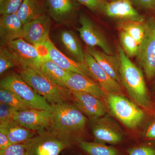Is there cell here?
I'll return each mask as SVG.
<instances>
[{"label": "cell", "mask_w": 155, "mask_h": 155, "mask_svg": "<svg viewBox=\"0 0 155 155\" xmlns=\"http://www.w3.org/2000/svg\"><path fill=\"white\" fill-rule=\"evenodd\" d=\"M46 6L49 16L60 24L70 22L76 10L73 0H46Z\"/></svg>", "instance_id": "19"}, {"label": "cell", "mask_w": 155, "mask_h": 155, "mask_svg": "<svg viewBox=\"0 0 155 155\" xmlns=\"http://www.w3.org/2000/svg\"><path fill=\"white\" fill-rule=\"evenodd\" d=\"M119 38L123 49L129 58L136 57L138 52L139 44L129 35L123 31L119 33Z\"/></svg>", "instance_id": "29"}, {"label": "cell", "mask_w": 155, "mask_h": 155, "mask_svg": "<svg viewBox=\"0 0 155 155\" xmlns=\"http://www.w3.org/2000/svg\"><path fill=\"white\" fill-rule=\"evenodd\" d=\"M152 90L153 92L155 94V80L153 85Z\"/></svg>", "instance_id": "38"}, {"label": "cell", "mask_w": 155, "mask_h": 155, "mask_svg": "<svg viewBox=\"0 0 155 155\" xmlns=\"http://www.w3.org/2000/svg\"><path fill=\"white\" fill-rule=\"evenodd\" d=\"M80 4L85 6L93 12H99L102 11L105 5V0H77Z\"/></svg>", "instance_id": "34"}, {"label": "cell", "mask_w": 155, "mask_h": 155, "mask_svg": "<svg viewBox=\"0 0 155 155\" xmlns=\"http://www.w3.org/2000/svg\"><path fill=\"white\" fill-rule=\"evenodd\" d=\"M0 87L14 92L31 109L51 111V105L17 73H11L3 78L0 82Z\"/></svg>", "instance_id": "5"}, {"label": "cell", "mask_w": 155, "mask_h": 155, "mask_svg": "<svg viewBox=\"0 0 155 155\" xmlns=\"http://www.w3.org/2000/svg\"><path fill=\"white\" fill-rule=\"evenodd\" d=\"M138 145L127 150V155H155V142Z\"/></svg>", "instance_id": "30"}, {"label": "cell", "mask_w": 155, "mask_h": 155, "mask_svg": "<svg viewBox=\"0 0 155 155\" xmlns=\"http://www.w3.org/2000/svg\"><path fill=\"white\" fill-rule=\"evenodd\" d=\"M94 141L104 144L118 145L124 140L122 131L107 116L91 119Z\"/></svg>", "instance_id": "9"}, {"label": "cell", "mask_w": 155, "mask_h": 155, "mask_svg": "<svg viewBox=\"0 0 155 155\" xmlns=\"http://www.w3.org/2000/svg\"><path fill=\"white\" fill-rule=\"evenodd\" d=\"M79 21L81 26L77 30L87 46L100 47L106 54L113 55L114 52L105 37L91 19L85 14H81Z\"/></svg>", "instance_id": "11"}, {"label": "cell", "mask_w": 155, "mask_h": 155, "mask_svg": "<svg viewBox=\"0 0 155 155\" xmlns=\"http://www.w3.org/2000/svg\"><path fill=\"white\" fill-rule=\"evenodd\" d=\"M6 47L16 56L21 69L28 68L39 69L47 56L42 54L38 48L22 38L10 42Z\"/></svg>", "instance_id": "8"}, {"label": "cell", "mask_w": 155, "mask_h": 155, "mask_svg": "<svg viewBox=\"0 0 155 155\" xmlns=\"http://www.w3.org/2000/svg\"><path fill=\"white\" fill-rule=\"evenodd\" d=\"M51 123L45 132L68 142L71 144L82 141L87 119L74 104L69 102L52 105Z\"/></svg>", "instance_id": "1"}, {"label": "cell", "mask_w": 155, "mask_h": 155, "mask_svg": "<svg viewBox=\"0 0 155 155\" xmlns=\"http://www.w3.org/2000/svg\"><path fill=\"white\" fill-rule=\"evenodd\" d=\"M102 11L108 17L119 19L122 22H143L144 19L132 5L130 0H115L106 3Z\"/></svg>", "instance_id": "16"}, {"label": "cell", "mask_w": 155, "mask_h": 155, "mask_svg": "<svg viewBox=\"0 0 155 155\" xmlns=\"http://www.w3.org/2000/svg\"><path fill=\"white\" fill-rule=\"evenodd\" d=\"M120 62V82L130 99L146 112L155 116V105L150 94L141 70L134 64L120 46L118 47Z\"/></svg>", "instance_id": "2"}, {"label": "cell", "mask_w": 155, "mask_h": 155, "mask_svg": "<svg viewBox=\"0 0 155 155\" xmlns=\"http://www.w3.org/2000/svg\"><path fill=\"white\" fill-rule=\"evenodd\" d=\"M19 67V62L14 53L7 47L1 46L0 48V74L11 68Z\"/></svg>", "instance_id": "28"}, {"label": "cell", "mask_w": 155, "mask_h": 155, "mask_svg": "<svg viewBox=\"0 0 155 155\" xmlns=\"http://www.w3.org/2000/svg\"><path fill=\"white\" fill-rule=\"evenodd\" d=\"M143 137L146 141L155 142V119L147 127L143 134Z\"/></svg>", "instance_id": "36"}, {"label": "cell", "mask_w": 155, "mask_h": 155, "mask_svg": "<svg viewBox=\"0 0 155 155\" xmlns=\"http://www.w3.org/2000/svg\"><path fill=\"white\" fill-rule=\"evenodd\" d=\"M23 0H2L0 2L1 15L17 14Z\"/></svg>", "instance_id": "31"}, {"label": "cell", "mask_w": 155, "mask_h": 155, "mask_svg": "<svg viewBox=\"0 0 155 155\" xmlns=\"http://www.w3.org/2000/svg\"><path fill=\"white\" fill-rule=\"evenodd\" d=\"M15 111L16 110L14 108L0 103V125L5 124L12 120Z\"/></svg>", "instance_id": "32"}, {"label": "cell", "mask_w": 155, "mask_h": 155, "mask_svg": "<svg viewBox=\"0 0 155 155\" xmlns=\"http://www.w3.org/2000/svg\"><path fill=\"white\" fill-rule=\"evenodd\" d=\"M51 25L49 16L44 14L23 25L22 38L38 48H42L49 39Z\"/></svg>", "instance_id": "10"}, {"label": "cell", "mask_w": 155, "mask_h": 155, "mask_svg": "<svg viewBox=\"0 0 155 155\" xmlns=\"http://www.w3.org/2000/svg\"></svg>", "instance_id": "40"}, {"label": "cell", "mask_w": 155, "mask_h": 155, "mask_svg": "<svg viewBox=\"0 0 155 155\" xmlns=\"http://www.w3.org/2000/svg\"><path fill=\"white\" fill-rule=\"evenodd\" d=\"M43 48L48 58L62 69L68 72L78 73L95 81L85 64L77 62L64 55L56 47L50 38L45 42Z\"/></svg>", "instance_id": "13"}, {"label": "cell", "mask_w": 155, "mask_h": 155, "mask_svg": "<svg viewBox=\"0 0 155 155\" xmlns=\"http://www.w3.org/2000/svg\"><path fill=\"white\" fill-rule=\"evenodd\" d=\"M74 104L91 119L105 116V106L101 99L83 92L72 91Z\"/></svg>", "instance_id": "15"}, {"label": "cell", "mask_w": 155, "mask_h": 155, "mask_svg": "<svg viewBox=\"0 0 155 155\" xmlns=\"http://www.w3.org/2000/svg\"><path fill=\"white\" fill-rule=\"evenodd\" d=\"M0 129H2L6 134L12 144L23 143L34 137L36 134L13 119L6 124L0 125Z\"/></svg>", "instance_id": "21"}, {"label": "cell", "mask_w": 155, "mask_h": 155, "mask_svg": "<svg viewBox=\"0 0 155 155\" xmlns=\"http://www.w3.org/2000/svg\"><path fill=\"white\" fill-rule=\"evenodd\" d=\"M39 70L54 83L67 87L64 84V81L70 72L62 69L48 58L47 55L42 62Z\"/></svg>", "instance_id": "23"}, {"label": "cell", "mask_w": 155, "mask_h": 155, "mask_svg": "<svg viewBox=\"0 0 155 155\" xmlns=\"http://www.w3.org/2000/svg\"><path fill=\"white\" fill-rule=\"evenodd\" d=\"M51 111L36 109L15 111L13 119L29 130L38 133L46 131L49 127Z\"/></svg>", "instance_id": "12"}, {"label": "cell", "mask_w": 155, "mask_h": 155, "mask_svg": "<svg viewBox=\"0 0 155 155\" xmlns=\"http://www.w3.org/2000/svg\"><path fill=\"white\" fill-rule=\"evenodd\" d=\"M27 155H58L72 145L43 131L23 143Z\"/></svg>", "instance_id": "7"}, {"label": "cell", "mask_w": 155, "mask_h": 155, "mask_svg": "<svg viewBox=\"0 0 155 155\" xmlns=\"http://www.w3.org/2000/svg\"><path fill=\"white\" fill-rule=\"evenodd\" d=\"M143 23L133 21L122 22L119 23V27L121 31L133 38L140 45L143 40L145 33V23Z\"/></svg>", "instance_id": "26"}, {"label": "cell", "mask_w": 155, "mask_h": 155, "mask_svg": "<svg viewBox=\"0 0 155 155\" xmlns=\"http://www.w3.org/2000/svg\"><path fill=\"white\" fill-rule=\"evenodd\" d=\"M0 155H27L23 143L11 144L5 149L0 150Z\"/></svg>", "instance_id": "33"}, {"label": "cell", "mask_w": 155, "mask_h": 155, "mask_svg": "<svg viewBox=\"0 0 155 155\" xmlns=\"http://www.w3.org/2000/svg\"><path fill=\"white\" fill-rule=\"evenodd\" d=\"M104 100L112 115L129 129L137 128L146 118V111L124 95L106 93Z\"/></svg>", "instance_id": "4"}, {"label": "cell", "mask_w": 155, "mask_h": 155, "mask_svg": "<svg viewBox=\"0 0 155 155\" xmlns=\"http://www.w3.org/2000/svg\"><path fill=\"white\" fill-rule=\"evenodd\" d=\"M86 50V52L94 58L100 67L114 80L121 84L119 58L113 55L108 54L104 51H101L94 48L88 46H87Z\"/></svg>", "instance_id": "20"}, {"label": "cell", "mask_w": 155, "mask_h": 155, "mask_svg": "<svg viewBox=\"0 0 155 155\" xmlns=\"http://www.w3.org/2000/svg\"><path fill=\"white\" fill-rule=\"evenodd\" d=\"M11 144L6 134L2 129H0V150L5 149Z\"/></svg>", "instance_id": "37"}, {"label": "cell", "mask_w": 155, "mask_h": 155, "mask_svg": "<svg viewBox=\"0 0 155 155\" xmlns=\"http://www.w3.org/2000/svg\"><path fill=\"white\" fill-rule=\"evenodd\" d=\"M19 75L51 105L69 102L71 100H73L72 91L54 83L38 69L30 68L22 69Z\"/></svg>", "instance_id": "3"}, {"label": "cell", "mask_w": 155, "mask_h": 155, "mask_svg": "<svg viewBox=\"0 0 155 155\" xmlns=\"http://www.w3.org/2000/svg\"><path fill=\"white\" fill-rule=\"evenodd\" d=\"M134 5L147 11L155 12V0H130Z\"/></svg>", "instance_id": "35"}, {"label": "cell", "mask_w": 155, "mask_h": 155, "mask_svg": "<svg viewBox=\"0 0 155 155\" xmlns=\"http://www.w3.org/2000/svg\"><path fill=\"white\" fill-rule=\"evenodd\" d=\"M85 64L95 81L106 93L124 95L123 87L101 68L94 58L85 52Z\"/></svg>", "instance_id": "14"}, {"label": "cell", "mask_w": 155, "mask_h": 155, "mask_svg": "<svg viewBox=\"0 0 155 155\" xmlns=\"http://www.w3.org/2000/svg\"><path fill=\"white\" fill-rule=\"evenodd\" d=\"M78 145L81 149L88 155H121L120 150L116 147L96 142L82 140Z\"/></svg>", "instance_id": "25"}, {"label": "cell", "mask_w": 155, "mask_h": 155, "mask_svg": "<svg viewBox=\"0 0 155 155\" xmlns=\"http://www.w3.org/2000/svg\"><path fill=\"white\" fill-rule=\"evenodd\" d=\"M0 103L8 105L17 111L31 109L14 92L5 89H0Z\"/></svg>", "instance_id": "27"}, {"label": "cell", "mask_w": 155, "mask_h": 155, "mask_svg": "<svg viewBox=\"0 0 155 155\" xmlns=\"http://www.w3.org/2000/svg\"><path fill=\"white\" fill-rule=\"evenodd\" d=\"M59 38L65 49L75 61L85 64V52L75 34L71 31H63L60 33Z\"/></svg>", "instance_id": "22"}, {"label": "cell", "mask_w": 155, "mask_h": 155, "mask_svg": "<svg viewBox=\"0 0 155 155\" xmlns=\"http://www.w3.org/2000/svg\"><path fill=\"white\" fill-rule=\"evenodd\" d=\"M64 84L70 90L90 94L101 100L105 96L106 93L95 81L78 73L70 72Z\"/></svg>", "instance_id": "17"}, {"label": "cell", "mask_w": 155, "mask_h": 155, "mask_svg": "<svg viewBox=\"0 0 155 155\" xmlns=\"http://www.w3.org/2000/svg\"><path fill=\"white\" fill-rule=\"evenodd\" d=\"M23 24L17 14L1 15L0 44L6 47L10 42L22 38Z\"/></svg>", "instance_id": "18"}, {"label": "cell", "mask_w": 155, "mask_h": 155, "mask_svg": "<svg viewBox=\"0 0 155 155\" xmlns=\"http://www.w3.org/2000/svg\"><path fill=\"white\" fill-rule=\"evenodd\" d=\"M40 0H23L17 14L23 25L45 14Z\"/></svg>", "instance_id": "24"}, {"label": "cell", "mask_w": 155, "mask_h": 155, "mask_svg": "<svg viewBox=\"0 0 155 155\" xmlns=\"http://www.w3.org/2000/svg\"><path fill=\"white\" fill-rule=\"evenodd\" d=\"M145 25L144 38L139 45L136 57L147 78L150 81L155 77V21L150 19Z\"/></svg>", "instance_id": "6"}, {"label": "cell", "mask_w": 155, "mask_h": 155, "mask_svg": "<svg viewBox=\"0 0 155 155\" xmlns=\"http://www.w3.org/2000/svg\"><path fill=\"white\" fill-rule=\"evenodd\" d=\"M2 0H0V2H2Z\"/></svg>", "instance_id": "39"}]
</instances>
